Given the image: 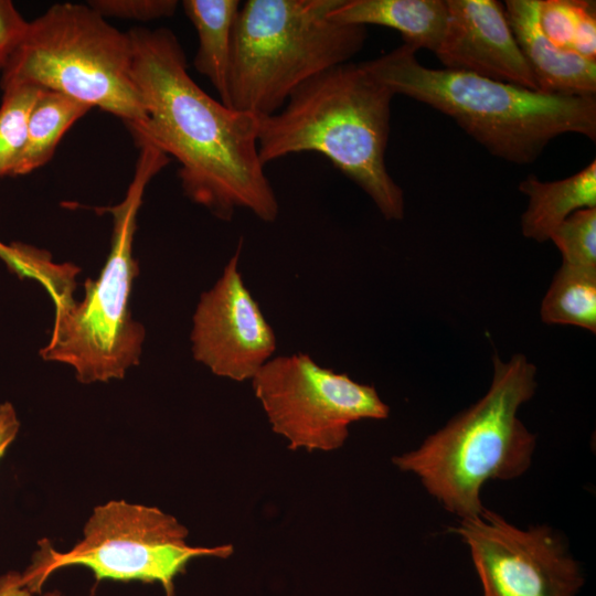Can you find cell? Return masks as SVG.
Returning <instances> with one entry per match:
<instances>
[{
    "label": "cell",
    "instance_id": "18",
    "mask_svg": "<svg viewBox=\"0 0 596 596\" xmlns=\"http://www.w3.org/2000/svg\"><path fill=\"white\" fill-rule=\"evenodd\" d=\"M541 319L596 332V269L562 263L542 300Z\"/></svg>",
    "mask_w": 596,
    "mask_h": 596
},
{
    "label": "cell",
    "instance_id": "9",
    "mask_svg": "<svg viewBox=\"0 0 596 596\" xmlns=\"http://www.w3.org/2000/svg\"><path fill=\"white\" fill-rule=\"evenodd\" d=\"M252 386L273 432L291 450H336L351 423L390 414L374 386L322 368L306 353L272 358L252 377Z\"/></svg>",
    "mask_w": 596,
    "mask_h": 596
},
{
    "label": "cell",
    "instance_id": "11",
    "mask_svg": "<svg viewBox=\"0 0 596 596\" xmlns=\"http://www.w3.org/2000/svg\"><path fill=\"white\" fill-rule=\"evenodd\" d=\"M243 243L214 286L203 292L191 330L194 359L217 376L252 380L276 350L275 332L238 270Z\"/></svg>",
    "mask_w": 596,
    "mask_h": 596
},
{
    "label": "cell",
    "instance_id": "2",
    "mask_svg": "<svg viewBox=\"0 0 596 596\" xmlns=\"http://www.w3.org/2000/svg\"><path fill=\"white\" fill-rule=\"evenodd\" d=\"M393 96L366 62L334 66L296 89L277 113L259 118V159L265 166L294 153L321 155L384 219L402 220L403 190L385 163Z\"/></svg>",
    "mask_w": 596,
    "mask_h": 596
},
{
    "label": "cell",
    "instance_id": "13",
    "mask_svg": "<svg viewBox=\"0 0 596 596\" xmlns=\"http://www.w3.org/2000/svg\"><path fill=\"white\" fill-rule=\"evenodd\" d=\"M504 12L542 93L595 97L596 62L555 45L540 25V0H508Z\"/></svg>",
    "mask_w": 596,
    "mask_h": 596
},
{
    "label": "cell",
    "instance_id": "3",
    "mask_svg": "<svg viewBox=\"0 0 596 596\" xmlns=\"http://www.w3.org/2000/svg\"><path fill=\"white\" fill-rule=\"evenodd\" d=\"M414 47L366 61L394 95L424 103L453 118L492 156L531 164L563 134L596 139V98L542 93L468 72L429 68Z\"/></svg>",
    "mask_w": 596,
    "mask_h": 596
},
{
    "label": "cell",
    "instance_id": "26",
    "mask_svg": "<svg viewBox=\"0 0 596 596\" xmlns=\"http://www.w3.org/2000/svg\"><path fill=\"white\" fill-rule=\"evenodd\" d=\"M32 592L23 583L22 575L9 573L0 577V596H31ZM45 596H61L58 592H52Z\"/></svg>",
    "mask_w": 596,
    "mask_h": 596
},
{
    "label": "cell",
    "instance_id": "5",
    "mask_svg": "<svg viewBox=\"0 0 596 596\" xmlns=\"http://www.w3.org/2000/svg\"><path fill=\"white\" fill-rule=\"evenodd\" d=\"M341 0H248L234 25L228 75L232 109L266 117L309 79L351 62L368 33L329 13Z\"/></svg>",
    "mask_w": 596,
    "mask_h": 596
},
{
    "label": "cell",
    "instance_id": "6",
    "mask_svg": "<svg viewBox=\"0 0 596 596\" xmlns=\"http://www.w3.org/2000/svg\"><path fill=\"white\" fill-rule=\"evenodd\" d=\"M137 147L139 155L124 200L95 209L113 216L106 263L95 280L85 281L82 301L55 307L50 340L40 350L43 360L71 365L76 379L86 384L123 379L138 364L145 339L142 324L132 319L129 309L132 281L138 275L134 235L146 188L171 159L150 142Z\"/></svg>",
    "mask_w": 596,
    "mask_h": 596
},
{
    "label": "cell",
    "instance_id": "1",
    "mask_svg": "<svg viewBox=\"0 0 596 596\" xmlns=\"http://www.w3.org/2000/svg\"><path fill=\"white\" fill-rule=\"evenodd\" d=\"M131 76L146 119L129 131L179 164L184 194L215 217L230 221L238 209L274 222L279 205L258 156L259 117L225 106L188 73L184 51L167 28L136 26Z\"/></svg>",
    "mask_w": 596,
    "mask_h": 596
},
{
    "label": "cell",
    "instance_id": "14",
    "mask_svg": "<svg viewBox=\"0 0 596 596\" xmlns=\"http://www.w3.org/2000/svg\"><path fill=\"white\" fill-rule=\"evenodd\" d=\"M328 17L342 24L394 29L403 44L435 53L446 26L447 4L444 0H341Z\"/></svg>",
    "mask_w": 596,
    "mask_h": 596
},
{
    "label": "cell",
    "instance_id": "16",
    "mask_svg": "<svg viewBox=\"0 0 596 596\" xmlns=\"http://www.w3.org/2000/svg\"><path fill=\"white\" fill-rule=\"evenodd\" d=\"M182 7L198 34L194 67L210 81L219 100L227 106L233 32L241 2L184 0Z\"/></svg>",
    "mask_w": 596,
    "mask_h": 596
},
{
    "label": "cell",
    "instance_id": "17",
    "mask_svg": "<svg viewBox=\"0 0 596 596\" xmlns=\"http://www.w3.org/2000/svg\"><path fill=\"white\" fill-rule=\"evenodd\" d=\"M92 107L67 95L41 88L30 114L24 149L12 177L47 163L64 134Z\"/></svg>",
    "mask_w": 596,
    "mask_h": 596
},
{
    "label": "cell",
    "instance_id": "24",
    "mask_svg": "<svg viewBox=\"0 0 596 596\" xmlns=\"http://www.w3.org/2000/svg\"><path fill=\"white\" fill-rule=\"evenodd\" d=\"M0 258L20 278L39 280L43 272L41 251L24 244L7 245L0 242Z\"/></svg>",
    "mask_w": 596,
    "mask_h": 596
},
{
    "label": "cell",
    "instance_id": "8",
    "mask_svg": "<svg viewBox=\"0 0 596 596\" xmlns=\"http://www.w3.org/2000/svg\"><path fill=\"white\" fill-rule=\"evenodd\" d=\"M188 530L158 508L109 501L94 509L84 536L70 551L60 553L43 546L22 575L30 590L38 592L55 570L82 565L97 579L159 582L172 596L174 577L196 557H228L232 545L191 546Z\"/></svg>",
    "mask_w": 596,
    "mask_h": 596
},
{
    "label": "cell",
    "instance_id": "12",
    "mask_svg": "<svg viewBox=\"0 0 596 596\" xmlns=\"http://www.w3.org/2000/svg\"><path fill=\"white\" fill-rule=\"evenodd\" d=\"M447 21L435 55L443 68L539 91L496 0H446Z\"/></svg>",
    "mask_w": 596,
    "mask_h": 596
},
{
    "label": "cell",
    "instance_id": "20",
    "mask_svg": "<svg viewBox=\"0 0 596 596\" xmlns=\"http://www.w3.org/2000/svg\"><path fill=\"white\" fill-rule=\"evenodd\" d=\"M550 240L560 249L563 264L596 269V207L571 214L553 231Z\"/></svg>",
    "mask_w": 596,
    "mask_h": 596
},
{
    "label": "cell",
    "instance_id": "4",
    "mask_svg": "<svg viewBox=\"0 0 596 596\" xmlns=\"http://www.w3.org/2000/svg\"><path fill=\"white\" fill-rule=\"evenodd\" d=\"M488 392L419 447L393 458L395 466L418 477L426 491L460 519L481 514L480 491L488 480H510L530 467L536 439L518 417L532 398L536 368L524 354L507 362L492 359Z\"/></svg>",
    "mask_w": 596,
    "mask_h": 596
},
{
    "label": "cell",
    "instance_id": "23",
    "mask_svg": "<svg viewBox=\"0 0 596 596\" xmlns=\"http://www.w3.org/2000/svg\"><path fill=\"white\" fill-rule=\"evenodd\" d=\"M29 21L17 10L10 0H0V71L8 65L11 56L22 41Z\"/></svg>",
    "mask_w": 596,
    "mask_h": 596
},
{
    "label": "cell",
    "instance_id": "7",
    "mask_svg": "<svg viewBox=\"0 0 596 596\" xmlns=\"http://www.w3.org/2000/svg\"><path fill=\"white\" fill-rule=\"evenodd\" d=\"M131 62L128 31L88 4L55 3L28 23L0 86L29 84L67 95L118 117L130 130L146 119Z\"/></svg>",
    "mask_w": 596,
    "mask_h": 596
},
{
    "label": "cell",
    "instance_id": "15",
    "mask_svg": "<svg viewBox=\"0 0 596 596\" xmlns=\"http://www.w3.org/2000/svg\"><path fill=\"white\" fill-rule=\"evenodd\" d=\"M519 190L528 196V206L521 216L523 236L545 242L571 214L596 207V161L563 180L544 182L528 175L520 182Z\"/></svg>",
    "mask_w": 596,
    "mask_h": 596
},
{
    "label": "cell",
    "instance_id": "10",
    "mask_svg": "<svg viewBox=\"0 0 596 596\" xmlns=\"http://www.w3.org/2000/svg\"><path fill=\"white\" fill-rule=\"evenodd\" d=\"M449 531L469 546L483 596H575L581 566L551 526L520 529L485 508Z\"/></svg>",
    "mask_w": 596,
    "mask_h": 596
},
{
    "label": "cell",
    "instance_id": "19",
    "mask_svg": "<svg viewBox=\"0 0 596 596\" xmlns=\"http://www.w3.org/2000/svg\"><path fill=\"white\" fill-rule=\"evenodd\" d=\"M41 88L18 84L2 88L0 105V179L12 177L25 146L31 110Z\"/></svg>",
    "mask_w": 596,
    "mask_h": 596
},
{
    "label": "cell",
    "instance_id": "21",
    "mask_svg": "<svg viewBox=\"0 0 596 596\" xmlns=\"http://www.w3.org/2000/svg\"><path fill=\"white\" fill-rule=\"evenodd\" d=\"M594 2L586 0H540V25L542 31L558 47L573 51L582 18Z\"/></svg>",
    "mask_w": 596,
    "mask_h": 596
},
{
    "label": "cell",
    "instance_id": "22",
    "mask_svg": "<svg viewBox=\"0 0 596 596\" xmlns=\"http://www.w3.org/2000/svg\"><path fill=\"white\" fill-rule=\"evenodd\" d=\"M87 4L103 18L113 17L141 22L174 14L175 0H91Z\"/></svg>",
    "mask_w": 596,
    "mask_h": 596
},
{
    "label": "cell",
    "instance_id": "25",
    "mask_svg": "<svg viewBox=\"0 0 596 596\" xmlns=\"http://www.w3.org/2000/svg\"><path fill=\"white\" fill-rule=\"evenodd\" d=\"M20 422L12 404H0V459L18 435Z\"/></svg>",
    "mask_w": 596,
    "mask_h": 596
}]
</instances>
